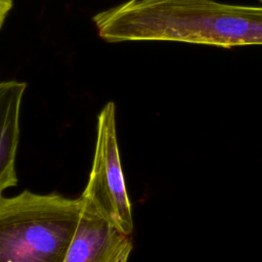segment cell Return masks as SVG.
<instances>
[{"label": "cell", "instance_id": "cell-1", "mask_svg": "<svg viewBox=\"0 0 262 262\" xmlns=\"http://www.w3.org/2000/svg\"><path fill=\"white\" fill-rule=\"evenodd\" d=\"M106 42L262 45V7L215 0H129L93 16Z\"/></svg>", "mask_w": 262, "mask_h": 262}, {"label": "cell", "instance_id": "cell-2", "mask_svg": "<svg viewBox=\"0 0 262 262\" xmlns=\"http://www.w3.org/2000/svg\"><path fill=\"white\" fill-rule=\"evenodd\" d=\"M82 206L56 192L0 195V262H63Z\"/></svg>", "mask_w": 262, "mask_h": 262}, {"label": "cell", "instance_id": "cell-3", "mask_svg": "<svg viewBox=\"0 0 262 262\" xmlns=\"http://www.w3.org/2000/svg\"><path fill=\"white\" fill-rule=\"evenodd\" d=\"M81 196L121 232L131 235L133 216L117 137L116 106L108 101L97 117L96 143L91 172Z\"/></svg>", "mask_w": 262, "mask_h": 262}, {"label": "cell", "instance_id": "cell-4", "mask_svg": "<svg viewBox=\"0 0 262 262\" xmlns=\"http://www.w3.org/2000/svg\"><path fill=\"white\" fill-rule=\"evenodd\" d=\"M63 262H118L132 250L130 235L118 230L87 200Z\"/></svg>", "mask_w": 262, "mask_h": 262}, {"label": "cell", "instance_id": "cell-5", "mask_svg": "<svg viewBox=\"0 0 262 262\" xmlns=\"http://www.w3.org/2000/svg\"><path fill=\"white\" fill-rule=\"evenodd\" d=\"M27 83L0 82V195L17 184L15 158L19 142L20 106Z\"/></svg>", "mask_w": 262, "mask_h": 262}, {"label": "cell", "instance_id": "cell-6", "mask_svg": "<svg viewBox=\"0 0 262 262\" xmlns=\"http://www.w3.org/2000/svg\"><path fill=\"white\" fill-rule=\"evenodd\" d=\"M13 6L12 0H0V29L4 24V20Z\"/></svg>", "mask_w": 262, "mask_h": 262}, {"label": "cell", "instance_id": "cell-7", "mask_svg": "<svg viewBox=\"0 0 262 262\" xmlns=\"http://www.w3.org/2000/svg\"><path fill=\"white\" fill-rule=\"evenodd\" d=\"M128 258H129V256H125V257H123L120 261H118V262H128Z\"/></svg>", "mask_w": 262, "mask_h": 262}, {"label": "cell", "instance_id": "cell-8", "mask_svg": "<svg viewBox=\"0 0 262 262\" xmlns=\"http://www.w3.org/2000/svg\"><path fill=\"white\" fill-rule=\"evenodd\" d=\"M259 1H260V2H262V0H259Z\"/></svg>", "mask_w": 262, "mask_h": 262}]
</instances>
